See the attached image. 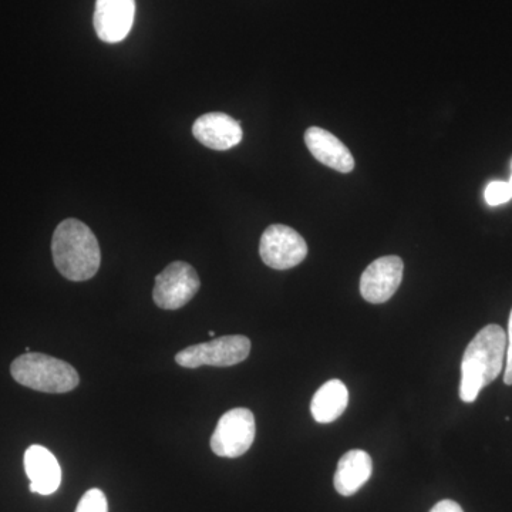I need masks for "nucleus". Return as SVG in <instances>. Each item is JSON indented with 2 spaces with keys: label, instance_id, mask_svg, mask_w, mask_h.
Segmentation results:
<instances>
[{
  "label": "nucleus",
  "instance_id": "7",
  "mask_svg": "<svg viewBox=\"0 0 512 512\" xmlns=\"http://www.w3.org/2000/svg\"><path fill=\"white\" fill-rule=\"evenodd\" d=\"M259 255L269 268L286 271L301 264L308 255V245L295 229L281 224L271 225L262 234Z\"/></svg>",
  "mask_w": 512,
  "mask_h": 512
},
{
  "label": "nucleus",
  "instance_id": "3",
  "mask_svg": "<svg viewBox=\"0 0 512 512\" xmlns=\"http://www.w3.org/2000/svg\"><path fill=\"white\" fill-rule=\"evenodd\" d=\"M13 379L22 386L42 393H69L80 383L72 365L43 353H25L10 365Z\"/></svg>",
  "mask_w": 512,
  "mask_h": 512
},
{
  "label": "nucleus",
  "instance_id": "20",
  "mask_svg": "<svg viewBox=\"0 0 512 512\" xmlns=\"http://www.w3.org/2000/svg\"><path fill=\"white\" fill-rule=\"evenodd\" d=\"M508 183H510L511 188H512V175H511L510 181H508Z\"/></svg>",
  "mask_w": 512,
  "mask_h": 512
},
{
  "label": "nucleus",
  "instance_id": "5",
  "mask_svg": "<svg viewBox=\"0 0 512 512\" xmlns=\"http://www.w3.org/2000/svg\"><path fill=\"white\" fill-rule=\"evenodd\" d=\"M256 424L251 410L238 407L229 410L218 421L211 437V450L218 457L238 458L244 456L255 440Z\"/></svg>",
  "mask_w": 512,
  "mask_h": 512
},
{
  "label": "nucleus",
  "instance_id": "19",
  "mask_svg": "<svg viewBox=\"0 0 512 512\" xmlns=\"http://www.w3.org/2000/svg\"><path fill=\"white\" fill-rule=\"evenodd\" d=\"M208 335H210V338H214L215 333H214V332H212V330H210V332H208Z\"/></svg>",
  "mask_w": 512,
  "mask_h": 512
},
{
  "label": "nucleus",
  "instance_id": "4",
  "mask_svg": "<svg viewBox=\"0 0 512 512\" xmlns=\"http://www.w3.org/2000/svg\"><path fill=\"white\" fill-rule=\"evenodd\" d=\"M251 340L247 336H222L211 342L192 345L175 355V362L185 369L201 366L231 367L248 359Z\"/></svg>",
  "mask_w": 512,
  "mask_h": 512
},
{
  "label": "nucleus",
  "instance_id": "2",
  "mask_svg": "<svg viewBox=\"0 0 512 512\" xmlns=\"http://www.w3.org/2000/svg\"><path fill=\"white\" fill-rule=\"evenodd\" d=\"M53 261L57 271L73 282L89 281L99 271L101 251L92 229L82 221L60 222L52 239Z\"/></svg>",
  "mask_w": 512,
  "mask_h": 512
},
{
  "label": "nucleus",
  "instance_id": "18",
  "mask_svg": "<svg viewBox=\"0 0 512 512\" xmlns=\"http://www.w3.org/2000/svg\"><path fill=\"white\" fill-rule=\"evenodd\" d=\"M430 512H464L460 504L453 500H443L434 505Z\"/></svg>",
  "mask_w": 512,
  "mask_h": 512
},
{
  "label": "nucleus",
  "instance_id": "17",
  "mask_svg": "<svg viewBox=\"0 0 512 512\" xmlns=\"http://www.w3.org/2000/svg\"><path fill=\"white\" fill-rule=\"evenodd\" d=\"M504 383L512 386V311L508 322L507 357H505Z\"/></svg>",
  "mask_w": 512,
  "mask_h": 512
},
{
  "label": "nucleus",
  "instance_id": "14",
  "mask_svg": "<svg viewBox=\"0 0 512 512\" xmlns=\"http://www.w3.org/2000/svg\"><path fill=\"white\" fill-rule=\"evenodd\" d=\"M349 404V392L345 383L339 379L329 380L319 387L313 396L311 413L318 423L328 424L338 420Z\"/></svg>",
  "mask_w": 512,
  "mask_h": 512
},
{
  "label": "nucleus",
  "instance_id": "10",
  "mask_svg": "<svg viewBox=\"0 0 512 512\" xmlns=\"http://www.w3.org/2000/svg\"><path fill=\"white\" fill-rule=\"evenodd\" d=\"M192 134L202 146L225 151L242 141V128L237 120L225 113H208L192 126Z\"/></svg>",
  "mask_w": 512,
  "mask_h": 512
},
{
  "label": "nucleus",
  "instance_id": "9",
  "mask_svg": "<svg viewBox=\"0 0 512 512\" xmlns=\"http://www.w3.org/2000/svg\"><path fill=\"white\" fill-rule=\"evenodd\" d=\"M136 0H96L94 29L100 40L119 43L133 28Z\"/></svg>",
  "mask_w": 512,
  "mask_h": 512
},
{
  "label": "nucleus",
  "instance_id": "8",
  "mask_svg": "<svg viewBox=\"0 0 512 512\" xmlns=\"http://www.w3.org/2000/svg\"><path fill=\"white\" fill-rule=\"evenodd\" d=\"M404 264L399 256H383L367 266L360 278V293L370 303L392 299L403 279Z\"/></svg>",
  "mask_w": 512,
  "mask_h": 512
},
{
  "label": "nucleus",
  "instance_id": "13",
  "mask_svg": "<svg viewBox=\"0 0 512 512\" xmlns=\"http://www.w3.org/2000/svg\"><path fill=\"white\" fill-rule=\"evenodd\" d=\"M372 473V457L363 450H350L340 458L333 484L340 495L350 497L370 480Z\"/></svg>",
  "mask_w": 512,
  "mask_h": 512
},
{
  "label": "nucleus",
  "instance_id": "16",
  "mask_svg": "<svg viewBox=\"0 0 512 512\" xmlns=\"http://www.w3.org/2000/svg\"><path fill=\"white\" fill-rule=\"evenodd\" d=\"M484 195L488 204L497 207V205L505 204V202L511 200L512 188L508 181H494V183L488 184Z\"/></svg>",
  "mask_w": 512,
  "mask_h": 512
},
{
  "label": "nucleus",
  "instance_id": "12",
  "mask_svg": "<svg viewBox=\"0 0 512 512\" xmlns=\"http://www.w3.org/2000/svg\"><path fill=\"white\" fill-rule=\"evenodd\" d=\"M25 471L30 491L40 495L56 493L62 483V468L57 458L43 446H30L25 453Z\"/></svg>",
  "mask_w": 512,
  "mask_h": 512
},
{
  "label": "nucleus",
  "instance_id": "15",
  "mask_svg": "<svg viewBox=\"0 0 512 512\" xmlns=\"http://www.w3.org/2000/svg\"><path fill=\"white\" fill-rule=\"evenodd\" d=\"M76 512H109L106 494L99 488L86 491L77 504Z\"/></svg>",
  "mask_w": 512,
  "mask_h": 512
},
{
  "label": "nucleus",
  "instance_id": "11",
  "mask_svg": "<svg viewBox=\"0 0 512 512\" xmlns=\"http://www.w3.org/2000/svg\"><path fill=\"white\" fill-rule=\"evenodd\" d=\"M305 143L312 156L326 167L343 174L352 173L355 168V158L349 148L329 131L311 127L305 133Z\"/></svg>",
  "mask_w": 512,
  "mask_h": 512
},
{
  "label": "nucleus",
  "instance_id": "6",
  "mask_svg": "<svg viewBox=\"0 0 512 512\" xmlns=\"http://www.w3.org/2000/svg\"><path fill=\"white\" fill-rule=\"evenodd\" d=\"M200 286V276L190 264L183 261L173 262L156 276L154 303L165 311H177L197 295Z\"/></svg>",
  "mask_w": 512,
  "mask_h": 512
},
{
  "label": "nucleus",
  "instance_id": "1",
  "mask_svg": "<svg viewBox=\"0 0 512 512\" xmlns=\"http://www.w3.org/2000/svg\"><path fill=\"white\" fill-rule=\"evenodd\" d=\"M507 357V333L498 325H488L474 336L461 362L460 399L474 403L487 384L500 376Z\"/></svg>",
  "mask_w": 512,
  "mask_h": 512
}]
</instances>
